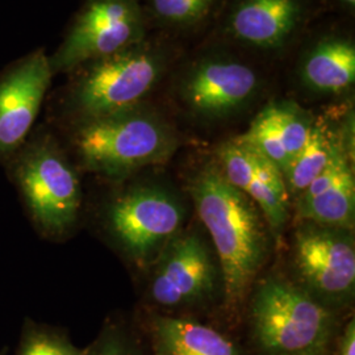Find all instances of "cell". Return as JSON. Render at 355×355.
<instances>
[{
	"mask_svg": "<svg viewBox=\"0 0 355 355\" xmlns=\"http://www.w3.org/2000/svg\"><path fill=\"white\" fill-rule=\"evenodd\" d=\"M190 193L215 248L225 304L234 312L266 263L271 230L259 208L229 183L215 161L192 178Z\"/></svg>",
	"mask_w": 355,
	"mask_h": 355,
	"instance_id": "1",
	"label": "cell"
},
{
	"mask_svg": "<svg viewBox=\"0 0 355 355\" xmlns=\"http://www.w3.org/2000/svg\"><path fill=\"white\" fill-rule=\"evenodd\" d=\"M74 144L89 171L117 180L167 162L177 150L178 139L161 116L139 105L79 123Z\"/></svg>",
	"mask_w": 355,
	"mask_h": 355,
	"instance_id": "2",
	"label": "cell"
},
{
	"mask_svg": "<svg viewBox=\"0 0 355 355\" xmlns=\"http://www.w3.org/2000/svg\"><path fill=\"white\" fill-rule=\"evenodd\" d=\"M252 338L261 355H296L330 347L337 331L336 311L299 284L268 277L252 288Z\"/></svg>",
	"mask_w": 355,
	"mask_h": 355,
	"instance_id": "3",
	"label": "cell"
},
{
	"mask_svg": "<svg viewBox=\"0 0 355 355\" xmlns=\"http://www.w3.org/2000/svg\"><path fill=\"white\" fill-rule=\"evenodd\" d=\"M166 55L145 40L86 64L70 96L79 121L119 114L141 105L166 70Z\"/></svg>",
	"mask_w": 355,
	"mask_h": 355,
	"instance_id": "4",
	"label": "cell"
},
{
	"mask_svg": "<svg viewBox=\"0 0 355 355\" xmlns=\"http://www.w3.org/2000/svg\"><path fill=\"white\" fill-rule=\"evenodd\" d=\"M16 180L35 224L49 237L74 228L80 211V184L73 166L51 140H38L21 155Z\"/></svg>",
	"mask_w": 355,
	"mask_h": 355,
	"instance_id": "5",
	"label": "cell"
},
{
	"mask_svg": "<svg viewBox=\"0 0 355 355\" xmlns=\"http://www.w3.org/2000/svg\"><path fill=\"white\" fill-rule=\"evenodd\" d=\"M107 228L137 266H152L184 223V208L158 186H136L119 195L105 214Z\"/></svg>",
	"mask_w": 355,
	"mask_h": 355,
	"instance_id": "6",
	"label": "cell"
},
{
	"mask_svg": "<svg viewBox=\"0 0 355 355\" xmlns=\"http://www.w3.org/2000/svg\"><path fill=\"white\" fill-rule=\"evenodd\" d=\"M293 267L300 287L337 311L354 296L355 242L353 229L303 221L293 236Z\"/></svg>",
	"mask_w": 355,
	"mask_h": 355,
	"instance_id": "7",
	"label": "cell"
},
{
	"mask_svg": "<svg viewBox=\"0 0 355 355\" xmlns=\"http://www.w3.org/2000/svg\"><path fill=\"white\" fill-rule=\"evenodd\" d=\"M145 40L140 0H87L51 58L53 73H66Z\"/></svg>",
	"mask_w": 355,
	"mask_h": 355,
	"instance_id": "8",
	"label": "cell"
},
{
	"mask_svg": "<svg viewBox=\"0 0 355 355\" xmlns=\"http://www.w3.org/2000/svg\"><path fill=\"white\" fill-rule=\"evenodd\" d=\"M152 266L148 297L168 312L205 304L221 286L216 255L195 230L180 232Z\"/></svg>",
	"mask_w": 355,
	"mask_h": 355,
	"instance_id": "9",
	"label": "cell"
},
{
	"mask_svg": "<svg viewBox=\"0 0 355 355\" xmlns=\"http://www.w3.org/2000/svg\"><path fill=\"white\" fill-rule=\"evenodd\" d=\"M261 87L258 73L230 55L200 58L184 73L179 98L191 114L220 120L237 114L253 101Z\"/></svg>",
	"mask_w": 355,
	"mask_h": 355,
	"instance_id": "10",
	"label": "cell"
},
{
	"mask_svg": "<svg viewBox=\"0 0 355 355\" xmlns=\"http://www.w3.org/2000/svg\"><path fill=\"white\" fill-rule=\"evenodd\" d=\"M215 162L229 183L253 200L265 216L272 237L279 240L291 204L283 173L239 137L217 148Z\"/></svg>",
	"mask_w": 355,
	"mask_h": 355,
	"instance_id": "11",
	"label": "cell"
},
{
	"mask_svg": "<svg viewBox=\"0 0 355 355\" xmlns=\"http://www.w3.org/2000/svg\"><path fill=\"white\" fill-rule=\"evenodd\" d=\"M53 74L51 58L37 51L0 79V155L16 152L24 144Z\"/></svg>",
	"mask_w": 355,
	"mask_h": 355,
	"instance_id": "12",
	"label": "cell"
},
{
	"mask_svg": "<svg viewBox=\"0 0 355 355\" xmlns=\"http://www.w3.org/2000/svg\"><path fill=\"white\" fill-rule=\"evenodd\" d=\"M352 162L353 153L340 140L329 165L295 199L302 221L333 228H354L355 179Z\"/></svg>",
	"mask_w": 355,
	"mask_h": 355,
	"instance_id": "13",
	"label": "cell"
},
{
	"mask_svg": "<svg viewBox=\"0 0 355 355\" xmlns=\"http://www.w3.org/2000/svg\"><path fill=\"white\" fill-rule=\"evenodd\" d=\"M303 19V0H234L225 29L243 45L275 51L290 42Z\"/></svg>",
	"mask_w": 355,
	"mask_h": 355,
	"instance_id": "14",
	"label": "cell"
},
{
	"mask_svg": "<svg viewBox=\"0 0 355 355\" xmlns=\"http://www.w3.org/2000/svg\"><path fill=\"white\" fill-rule=\"evenodd\" d=\"M315 119L293 102H274L255 116L240 140L284 171L304 146Z\"/></svg>",
	"mask_w": 355,
	"mask_h": 355,
	"instance_id": "15",
	"label": "cell"
},
{
	"mask_svg": "<svg viewBox=\"0 0 355 355\" xmlns=\"http://www.w3.org/2000/svg\"><path fill=\"white\" fill-rule=\"evenodd\" d=\"M149 334L153 355H243L225 334L190 318L155 315Z\"/></svg>",
	"mask_w": 355,
	"mask_h": 355,
	"instance_id": "16",
	"label": "cell"
},
{
	"mask_svg": "<svg viewBox=\"0 0 355 355\" xmlns=\"http://www.w3.org/2000/svg\"><path fill=\"white\" fill-rule=\"evenodd\" d=\"M300 80L306 89L322 95H338L355 82V45L343 36L321 38L302 60Z\"/></svg>",
	"mask_w": 355,
	"mask_h": 355,
	"instance_id": "17",
	"label": "cell"
},
{
	"mask_svg": "<svg viewBox=\"0 0 355 355\" xmlns=\"http://www.w3.org/2000/svg\"><path fill=\"white\" fill-rule=\"evenodd\" d=\"M338 145V133L321 119H315L304 146L283 174L290 198L296 199L327 168Z\"/></svg>",
	"mask_w": 355,
	"mask_h": 355,
	"instance_id": "18",
	"label": "cell"
},
{
	"mask_svg": "<svg viewBox=\"0 0 355 355\" xmlns=\"http://www.w3.org/2000/svg\"><path fill=\"white\" fill-rule=\"evenodd\" d=\"M153 16L164 26L186 28L203 21L215 0H148Z\"/></svg>",
	"mask_w": 355,
	"mask_h": 355,
	"instance_id": "19",
	"label": "cell"
},
{
	"mask_svg": "<svg viewBox=\"0 0 355 355\" xmlns=\"http://www.w3.org/2000/svg\"><path fill=\"white\" fill-rule=\"evenodd\" d=\"M16 355H83L62 334L32 325L23 336Z\"/></svg>",
	"mask_w": 355,
	"mask_h": 355,
	"instance_id": "20",
	"label": "cell"
},
{
	"mask_svg": "<svg viewBox=\"0 0 355 355\" xmlns=\"http://www.w3.org/2000/svg\"><path fill=\"white\" fill-rule=\"evenodd\" d=\"M83 355H144L127 330L119 325H107Z\"/></svg>",
	"mask_w": 355,
	"mask_h": 355,
	"instance_id": "21",
	"label": "cell"
},
{
	"mask_svg": "<svg viewBox=\"0 0 355 355\" xmlns=\"http://www.w3.org/2000/svg\"><path fill=\"white\" fill-rule=\"evenodd\" d=\"M336 355H355V320L352 318L338 337Z\"/></svg>",
	"mask_w": 355,
	"mask_h": 355,
	"instance_id": "22",
	"label": "cell"
},
{
	"mask_svg": "<svg viewBox=\"0 0 355 355\" xmlns=\"http://www.w3.org/2000/svg\"><path fill=\"white\" fill-rule=\"evenodd\" d=\"M296 355H330V347H327V349H320V350H313V352H308V353Z\"/></svg>",
	"mask_w": 355,
	"mask_h": 355,
	"instance_id": "23",
	"label": "cell"
},
{
	"mask_svg": "<svg viewBox=\"0 0 355 355\" xmlns=\"http://www.w3.org/2000/svg\"><path fill=\"white\" fill-rule=\"evenodd\" d=\"M340 1H341V4L345 6L346 8H349V10H354L355 0H340Z\"/></svg>",
	"mask_w": 355,
	"mask_h": 355,
	"instance_id": "24",
	"label": "cell"
}]
</instances>
